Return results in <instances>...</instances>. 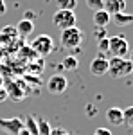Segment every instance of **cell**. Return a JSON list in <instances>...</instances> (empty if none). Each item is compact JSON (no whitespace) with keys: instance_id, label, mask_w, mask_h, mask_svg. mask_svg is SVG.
<instances>
[{"instance_id":"cell-1","label":"cell","mask_w":133,"mask_h":135,"mask_svg":"<svg viewBox=\"0 0 133 135\" xmlns=\"http://www.w3.org/2000/svg\"><path fill=\"white\" fill-rule=\"evenodd\" d=\"M131 70H133V61L128 60V58H115V56H112L108 60V74L112 78H115V79L130 76Z\"/></svg>"},{"instance_id":"cell-21","label":"cell","mask_w":133,"mask_h":135,"mask_svg":"<svg viewBox=\"0 0 133 135\" xmlns=\"http://www.w3.org/2000/svg\"><path fill=\"white\" fill-rule=\"evenodd\" d=\"M85 2H86V7L93 11L102 9V6H104V0H85Z\"/></svg>"},{"instance_id":"cell-9","label":"cell","mask_w":133,"mask_h":135,"mask_svg":"<svg viewBox=\"0 0 133 135\" xmlns=\"http://www.w3.org/2000/svg\"><path fill=\"white\" fill-rule=\"evenodd\" d=\"M90 72L97 78H101L104 74H108V60L102 58V56H97L92 63H90Z\"/></svg>"},{"instance_id":"cell-4","label":"cell","mask_w":133,"mask_h":135,"mask_svg":"<svg viewBox=\"0 0 133 135\" xmlns=\"http://www.w3.org/2000/svg\"><path fill=\"white\" fill-rule=\"evenodd\" d=\"M52 23H54V27H58L60 31H63V29L74 27L77 23V18H76V13L74 11L58 9L54 13V16H52Z\"/></svg>"},{"instance_id":"cell-24","label":"cell","mask_w":133,"mask_h":135,"mask_svg":"<svg viewBox=\"0 0 133 135\" xmlns=\"http://www.w3.org/2000/svg\"><path fill=\"white\" fill-rule=\"evenodd\" d=\"M92 135H112V132H110L108 128H97Z\"/></svg>"},{"instance_id":"cell-18","label":"cell","mask_w":133,"mask_h":135,"mask_svg":"<svg viewBox=\"0 0 133 135\" xmlns=\"http://www.w3.org/2000/svg\"><path fill=\"white\" fill-rule=\"evenodd\" d=\"M38 124V135H51V124L45 119H36Z\"/></svg>"},{"instance_id":"cell-3","label":"cell","mask_w":133,"mask_h":135,"mask_svg":"<svg viewBox=\"0 0 133 135\" xmlns=\"http://www.w3.org/2000/svg\"><path fill=\"white\" fill-rule=\"evenodd\" d=\"M128 52H130V45L122 34L108 36V54H112L115 58H126Z\"/></svg>"},{"instance_id":"cell-8","label":"cell","mask_w":133,"mask_h":135,"mask_svg":"<svg viewBox=\"0 0 133 135\" xmlns=\"http://www.w3.org/2000/svg\"><path fill=\"white\" fill-rule=\"evenodd\" d=\"M6 92H7V99H13V101H22L25 97V88H23V83L22 81H11L7 83V86H4Z\"/></svg>"},{"instance_id":"cell-26","label":"cell","mask_w":133,"mask_h":135,"mask_svg":"<svg viewBox=\"0 0 133 135\" xmlns=\"http://www.w3.org/2000/svg\"><path fill=\"white\" fill-rule=\"evenodd\" d=\"M6 99H7V92H6L4 86H0V103H4Z\"/></svg>"},{"instance_id":"cell-20","label":"cell","mask_w":133,"mask_h":135,"mask_svg":"<svg viewBox=\"0 0 133 135\" xmlns=\"http://www.w3.org/2000/svg\"><path fill=\"white\" fill-rule=\"evenodd\" d=\"M122 121L124 124L128 126H133V106H128V108H122Z\"/></svg>"},{"instance_id":"cell-28","label":"cell","mask_w":133,"mask_h":135,"mask_svg":"<svg viewBox=\"0 0 133 135\" xmlns=\"http://www.w3.org/2000/svg\"><path fill=\"white\" fill-rule=\"evenodd\" d=\"M18 135H31V133H29V132H27V130L23 128V130H22V132H20V133H18Z\"/></svg>"},{"instance_id":"cell-5","label":"cell","mask_w":133,"mask_h":135,"mask_svg":"<svg viewBox=\"0 0 133 135\" xmlns=\"http://www.w3.org/2000/svg\"><path fill=\"white\" fill-rule=\"evenodd\" d=\"M31 47L38 52V54L47 56V54H51V52L54 51V42H52V38L49 34H40V36L34 38V42L31 43Z\"/></svg>"},{"instance_id":"cell-15","label":"cell","mask_w":133,"mask_h":135,"mask_svg":"<svg viewBox=\"0 0 133 135\" xmlns=\"http://www.w3.org/2000/svg\"><path fill=\"white\" fill-rule=\"evenodd\" d=\"M61 67H63V70H67V72H74V70H77V67H79V60H77L76 56L68 54V56H65L61 60Z\"/></svg>"},{"instance_id":"cell-11","label":"cell","mask_w":133,"mask_h":135,"mask_svg":"<svg viewBox=\"0 0 133 135\" xmlns=\"http://www.w3.org/2000/svg\"><path fill=\"white\" fill-rule=\"evenodd\" d=\"M110 22H113L117 27H128V25L133 22V16L130 15V13H126V11H121V13H115V15H112Z\"/></svg>"},{"instance_id":"cell-25","label":"cell","mask_w":133,"mask_h":135,"mask_svg":"<svg viewBox=\"0 0 133 135\" xmlns=\"http://www.w3.org/2000/svg\"><path fill=\"white\" fill-rule=\"evenodd\" d=\"M51 135H70V133L63 128H56V130H51Z\"/></svg>"},{"instance_id":"cell-16","label":"cell","mask_w":133,"mask_h":135,"mask_svg":"<svg viewBox=\"0 0 133 135\" xmlns=\"http://www.w3.org/2000/svg\"><path fill=\"white\" fill-rule=\"evenodd\" d=\"M23 128L29 132L31 135H38V124H36V117L32 115H27L25 121H23Z\"/></svg>"},{"instance_id":"cell-10","label":"cell","mask_w":133,"mask_h":135,"mask_svg":"<svg viewBox=\"0 0 133 135\" xmlns=\"http://www.w3.org/2000/svg\"><path fill=\"white\" fill-rule=\"evenodd\" d=\"M102 9L112 16V15H115V13H121V11L126 9V0H104Z\"/></svg>"},{"instance_id":"cell-12","label":"cell","mask_w":133,"mask_h":135,"mask_svg":"<svg viewBox=\"0 0 133 135\" xmlns=\"http://www.w3.org/2000/svg\"><path fill=\"white\" fill-rule=\"evenodd\" d=\"M106 119H108V123H110V124H113V126L124 124V121H122V108L112 106V108L106 112Z\"/></svg>"},{"instance_id":"cell-27","label":"cell","mask_w":133,"mask_h":135,"mask_svg":"<svg viewBox=\"0 0 133 135\" xmlns=\"http://www.w3.org/2000/svg\"><path fill=\"white\" fill-rule=\"evenodd\" d=\"M6 13H7V6L4 0H0V15H6Z\"/></svg>"},{"instance_id":"cell-19","label":"cell","mask_w":133,"mask_h":135,"mask_svg":"<svg viewBox=\"0 0 133 135\" xmlns=\"http://www.w3.org/2000/svg\"><path fill=\"white\" fill-rule=\"evenodd\" d=\"M97 51H99V56H102V58L108 56V38L97 40Z\"/></svg>"},{"instance_id":"cell-23","label":"cell","mask_w":133,"mask_h":135,"mask_svg":"<svg viewBox=\"0 0 133 135\" xmlns=\"http://www.w3.org/2000/svg\"><path fill=\"white\" fill-rule=\"evenodd\" d=\"M95 114H97V108L93 104H86V115L88 117H95Z\"/></svg>"},{"instance_id":"cell-2","label":"cell","mask_w":133,"mask_h":135,"mask_svg":"<svg viewBox=\"0 0 133 135\" xmlns=\"http://www.w3.org/2000/svg\"><path fill=\"white\" fill-rule=\"evenodd\" d=\"M83 42V31L74 25V27H68V29H63L61 31V45L65 49H79V45Z\"/></svg>"},{"instance_id":"cell-13","label":"cell","mask_w":133,"mask_h":135,"mask_svg":"<svg viewBox=\"0 0 133 135\" xmlns=\"http://www.w3.org/2000/svg\"><path fill=\"white\" fill-rule=\"evenodd\" d=\"M16 34H20V36H29V34H32V31H34V22L32 20H25V18H22L18 23H16Z\"/></svg>"},{"instance_id":"cell-22","label":"cell","mask_w":133,"mask_h":135,"mask_svg":"<svg viewBox=\"0 0 133 135\" xmlns=\"http://www.w3.org/2000/svg\"><path fill=\"white\" fill-rule=\"evenodd\" d=\"M93 36H95V40L108 38V34H106V27H95V29H93Z\"/></svg>"},{"instance_id":"cell-14","label":"cell","mask_w":133,"mask_h":135,"mask_svg":"<svg viewBox=\"0 0 133 135\" xmlns=\"http://www.w3.org/2000/svg\"><path fill=\"white\" fill-rule=\"evenodd\" d=\"M110 18H112V16H110L104 9L93 11V16H92L93 25H95V27H106V25L110 23Z\"/></svg>"},{"instance_id":"cell-7","label":"cell","mask_w":133,"mask_h":135,"mask_svg":"<svg viewBox=\"0 0 133 135\" xmlns=\"http://www.w3.org/2000/svg\"><path fill=\"white\" fill-rule=\"evenodd\" d=\"M0 130H4L7 135H18L23 130V121L20 117H11V119L0 117Z\"/></svg>"},{"instance_id":"cell-6","label":"cell","mask_w":133,"mask_h":135,"mask_svg":"<svg viewBox=\"0 0 133 135\" xmlns=\"http://www.w3.org/2000/svg\"><path fill=\"white\" fill-rule=\"evenodd\" d=\"M68 86V79L63 74H54L47 79V90L51 94H63Z\"/></svg>"},{"instance_id":"cell-17","label":"cell","mask_w":133,"mask_h":135,"mask_svg":"<svg viewBox=\"0 0 133 135\" xmlns=\"http://www.w3.org/2000/svg\"><path fill=\"white\" fill-rule=\"evenodd\" d=\"M58 9H67V11H74L77 7V0H56Z\"/></svg>"}]
</instances>
